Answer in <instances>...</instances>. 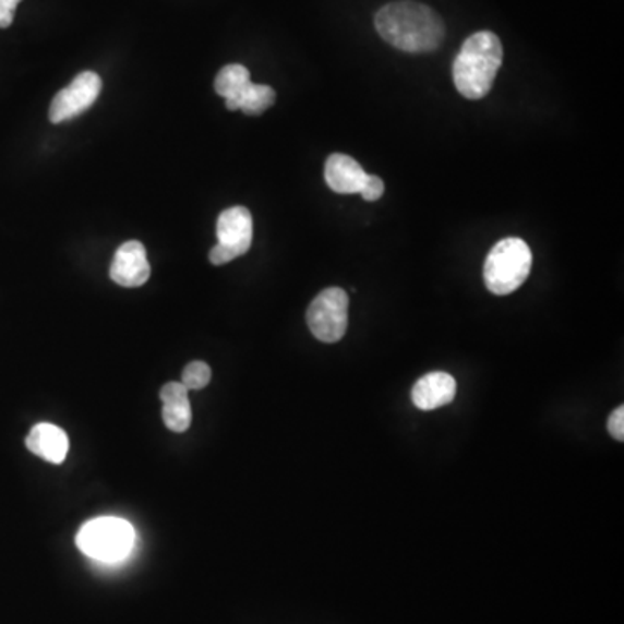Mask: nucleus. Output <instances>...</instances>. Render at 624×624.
Here are the masks:
<instances>
[{
    "label": "nucleus",
    "mask_w": 624,
    "mask_h": 624,
    "mask_svg": "<svg viewBox=\"0 0 624 624\" xmlns=\"http://www.w3.org/2000/svg\"><path fill=\"white\" fill-rule=\"evenodd\" d=\"M161 403H164V422L172 432H187L191 425V405L188 388L179 382H170L161 387Z\"/></svg>",
    "instance_id": "obj_12"
},
{
    "label": "nucleus",
    "mask_w": 624,
    "mask_h": 624,
    "mask_svg": "<svg viewBox=\"0 0 624 624\" xmlns=\"http://www.w3.org/2000/svg\"><path fill=\"white\" fill-rule=\"evenodd\" d=\"M503 63V46L493 32H477L461 46L453 63L456 89L467 99H482L493 89Z\"/></svg>",
    "instance_id": "obj_2"
},
{
    "label": "nucleus",
    "mask_w": 624,
    "mask_h": 624,
    "mask_svg": "<svg viewBox=\"0 0 624 624\" xmlns=\"http://www.w3.org/2000/svg\"><path fill=\"white\" fill-rule=\"evenodd\" d=\"M385 184L379 176H368L364 179L363 188L359 191V194L363 196L367 202H376V200L382 199V194H384Z\"/></svg>",
    "instance_id": "obj_16"
},
{
    "label": "nucleus",
    "mask_w": 624,
    "mask_h": 624,
    "mask_svg": "<svg viewBox=\"0 0 624 624\" xmlns=\"http://www.w3.org/2000/svg\"><path fill=\"white\" fill-rule=\"evenodd\" d=\"M276 93L269 85L250 84L249 89L241 96L238 110L243 111L250 117H259L264 111L269 110L271 106L275 105Z\"/></svg>",
    "instance_id": "obj_14"
},
{
    "label": "nucleus",
    "mask_w": 624,
    "mask_h": 624,
    "mask_svg": "<svg viewBox=\"0 0 624 624\" xmlns=\"http://www.w3.org/2000/svg\"><path fill=\"white\" fill-rule=\"evenodd\" d=\"M308 326L320 343L343 340L349 326V296L343 288H326L308 309Z\"/></svg>",
    "instance_id": "obj_5"
},
{
    "label": "nucleus",
    "mask_w": 624,
    "mask_h": 624,
    "mask_svg": "<svg viewBox=\"0 0 624 624\" xmlns=\"http://www.w3.org/2000/svg\"><path fill=\"white\" fill-rule=\"evenodd\" d=\"M375 28L385 43L411 55L435 51L446 35L441 16L429 5L413 0L384 5L376 13Z\"/></svg>",
    "instance_id": "obj_1"
},
{
    "label": "nucleus",
    "mask_w": 624,
    "mask_h": 624,
    "mask_svg": "<svg viewBox=\"0 0 624 624\" xmlns=\"http://www.w3.org/2000/svg\"><path fill=\"white\" fill-rule=\"evenodd\" d=\"M252 84L250 72L243 64H228L216 76V93L224 97L228 110L237 111L241 96Z\"/></svg>",
    "instance_id": "obj_13"
},
{
    "label": "nucleus",
    "mask_w": 624,
    "mask_h": 624,
    "mask_svg": "<svg viewBox=\"0 0 624 624\" xmlns=\"http://www.w3.org/2000/svg\"><path fill=\"white\" fill-rule=\"evenodd\" d=\"M532 252L520 238H505L488 253L484 283L494 296H511L531 275Z\"/></svg>",
    "instance_id": "obj_3"
},
{
    "label": "nucleus",
    "mask_w": 624,
    "mask_h": 624,
    "mask_svg": "<svg viewBox=\"0 0 624 624\" xmlns=\"http://www.w3.org/2000/svg\"><path fill=\"white\" fill-rule=\"evenodd\" d=\"M26 447L38 458L49 464L60 465L70 449L67 432L52 423H38L26 437Z\"/></svg>",
    "instance_id": "obj_11"
},
{
    "label": "nucleus",
    "mask_w": 624,
    "mask_h": 624,
    "mask_svg": "<svg viewBox=\"0 0 624 624\" xmlns=\"http://www.w3.org/2000/svg\"><path fill=\"white\" fill-rule=\"evenodd\" d=\"M22 0H0V28H8L14 20V11Z\"/></svg>",
    "instance_id": "obj_18"
},
{
    "label": "nucleus",
    "mask_w": 624,
    "mask_h": 624,
    "mask_svg": "<svg viewBox=\"0 0 624 624\" xmlns=\"http://www.w3.org/2000/svg\"><path fill=\"white\" fill-rule=\"evenodd\" d=\"M456 396V380L449 373L432 372L423 375L413 385L411 399L423 411L443 408L453 403Z\"/></svg>",
    "instance_id": "obj_9"
},
{
    "label": "nucleus",
    "mask_w": 624,
    "mask_h": 624,
    "mask_svg": "<svg viewBox=\"0 0 624 624\" xmlns=\"http://www.w3.org/2000/svg\"><path fill=\"white\" fill-rule=\"evenodd\" d=\"M101 76L94 72H82L73 79L72 84L56 94L49 110L52 123H63L76 119L89 110L101 94Z\"/></svg>",
    "instance_id": "obj_7"
},
{
    "label": "nucleus",
    "mask_w": 624,
    "mask_h": 624,
    "mask_svg": "<svg viewBox=\"0 0 624 624\" xmlns=\"http://www.w3.org/2000/svg\"><path fill=\"white\" fill-rule=\"evenodd\" d=\"M609 434L612 437L623 443L624 441V406H620V408L614 409L612 411L611 417H609L608 422Z\"/></svg>",
    "instance_id": "obj_17"
},
{
    "label": "nucleus",
    "mask_w": 624,
    "mask_h": 624,
    "mask_svg": "<svg viewBox=\"0 0 624 624\" xmlns=\"http://www.w3.org/2000/svg\"><path fill=\"white\" fill-rule=\"evenodd\" d=\"M152 275L146 249L141 241H125L117 253L110 267V278L125 288L143 287Z\"/></svg>",
    "instance_id": "obj_8"
},
{
    "label": "nucleus",
    "mask_w": 624,
    "mask_h": 624,
    "mask_svg": "<svg viewBox=\"0 0 624 624\" xmlns=\"http://www.w3.org/2000/svg\"><path fill=\"white\" fill-rule=\"evenodd\" d=\"M211 367H208L207 363H203V361H193V363L184 368L181 384L184 385L188 391H200V388H205L211 384Z\"/></svg>",
    "instance_id": "obj_15"
},
{
    "label": "nucleus",
    "mask_w": 624,
    "mask_h": 624,
    "mask_svg": "<svg viewBox=\"0 0 624 624\" xmlns=\"http://www.w3.org/2000/svg\"><path fill=\"white\" fill-rule=\"evenodd\" d=\"M253 240V219L247 207H231L217 219V245L211 250L212 264L224 266L249 252Z\"/></svg>",
    "instance_id": "obj_6"
},
{
    "label": "nucleus",
    "mask_w": 624,
    "mask_h": 624,
    "mask_svg": "<svg viewBox=\"0 0 624 624\" xmlns=\"http://www.w3.org/2000/svg\"><path fill=\"white\" fill-rule=\"evenodd\" d=\"M135 535L131 524L119 517H99L82 526L76 547L99 562H119L129 555Z\"/></svg>",
    "instance_id": "obj_4"
},
{
    "label": "nucleus",
    "mask_w": 624,
    "mask_h": 624,
    "mask_svg": "<svg viewBox=\"0 0 624 624\" xmlns=\"http://www.w3.org/2000/svg\"><path fill=\"white\" fill-rule=\"evenodd\" d=\"M367 172L363 167L343 153L328 156L325 164V181L329 190L338 194H355L363 188Z\"/></svg>",
    "instance_id": "obj_10"
}]
</instances>
